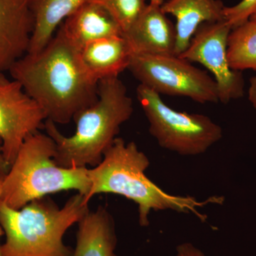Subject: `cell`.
<instances>
[{
	"label": "cell",
	"mask_w": 256,
	"mask_h": 256,
	"mask_svg": "<svg viewBox=\"0 0 256 256\" xmlns=\"http://www.w3.org/2000/svg\"><path fill=\"white\" fill-rule=\"evenodd\" d=\"M104 6L112 15L124 35L146 9V0H94Z\"/></svg>",
	"instance_id": "18"
},
{
	"label": "cell",
	"mask_w": 256,
	"mask_h": 256,
	"mask_svg": "<svg viewBox=\"0 0 256 256\" xmlns=\"http://www.w3.org/2000/svg\"><path fill=\"white\" fill-rule=\"evenodd\" d=\"M128 69L160 95L190 98L200 104L220 102L214 79L178 56L132 54Z\"/></svg>",
	"instance_id": "7"
},
{
	"label": "cell",
	"mask_w": 256,
	"mask_h": 256,
	"mask_svg": "<svg viewBox=\"0 0 256 256\" xmlns=\"http://www.w3.org/2000/svg\"><path fill=\"white\" fill-rule=\"evenodd\" d=\"M150 165L149 158L138 149L136 143H126L122 138H116L100 164L88 170L90 188L84 202L88 204L92 197L99 194L126 197L138 205L139 224L142 227L150 225L152 210L194 214L205 222L206 216L198 208L210 204L223 203L222 196H214L198 201L194 196L166 193L146 176V171Z\"/></svg>",
	"instance_id": "2"
},
{
	"label": "cell",
	"mask_w": 256,
	"mask_h": 256,
	"mask_svg": "<svg viewBox=\"0 0 256 256\" xmlns=\"http://www.w3.org/2000/svg\"><path fill=\"white\" fill-rule=\"evenodd\" d=\"M89 0H30L34 28L28 53L36 54L50 43L62 24Z\"/></svg>",
	"instance_id": "16"
},
{
	"label": "cell",
	"mask_w": 256,
	"mask_h": 256,
	"mask_svg": "<svg viewBox=\"0 0 256 256\" xmlns=\"http://www.w3.org/2000/svg\"><path fill=\"white\" fill-rule=\"evenodd\" d=\"M132 114V99L119 76L102 79L95 104L74 118L73 136H64L53 121H45L44 128L55 142V162L66 168L98 166Z\"/></svg>",
	"instance_id": "3"
},
{
	"label": "cell",
	"mask_w": 256,
	"mask_h": 256,
	"mask_svg": "<svg viewBox=\"0 0 256 256\" xmlns=\"http://www.w3.org/2000/svg\"><path fill=\"white\" fill-rule=\"evenodd\" d=\"M174 256H206L201 249L191 242H183L176 248Z\"/></svg>",
	"instance_id": "20"
},
{
	"label": "cell",
	"mask_w": 256,
	"mask_h": 256,
	"mask_svg": "<svg viewBox=\"0 0 256 256\" xmlns=\"http://www.w3.org/2000/svg\"><path fill=\"white\" fill-rule=\"evenodd\" d=\"M9 72L56 124L74 120L98 98V80L88 72L80 50L60 28L43 50L26 54Z\"/></svg>",
	"instance_id": "1"
},
{
	"label": "cell",
	"mask_w": 256,
	"mask_h": 256,
	"mask_svg": "<svg viewBox=\"0 0 256 256\" xmlns=\"http://www.w3.org/2000/svg\"><path fill=\"white\" fill-rule=\"evenodd\" d=\"M10 165L6 162L2 154V144L0 140V176H4L10 170Z\"/></svg>",
	"instance_id": "22"
},
{
	"label": "cell",
	"mask_w": 256,
	"mask_h": 256,
	"mask_svg": "<svg viewBox=\"0 0 256 256\" xmlns=\"http://www.w3.org/2000/svg\"><path fill=\"white\" fill-rule=\"evenodd\" d=\"M80 194L70 196L62 208L47 197L32 201L20 210L0 202V226L6 240L1 256H72L64 242L66 232L88 212Z\"/></svg>",
	"instance_id": "4"
},
{
	"label": "cell",
	"mask_w": 256,
	"mask_h": 256,
	"mask_svg": "<svg viewBox=\"0 0 256 256\" xmlns=\"http://www.w3.org/2000/svg\"><path fill=\"white\" fill-rule=\"evenodd\" d=\"M227 56L233 70L242 72L252 69L256 72V20H248L230 31Z\"/></svg>",
	"instance_id": "17"
},
{
	"label": "cell",
	"mask_w": 256,
	"mask_h": 256,
	"mask_svg": "<svg viewBox=\"0 0 256 256\" xmlns=\"http://www.w3.org/2000/svg\"><path fill=\"white\" fill-rule=\"evenodd\" d=\"M164 3V0H150V4L162 6Z\"/></svg>",
	"instance_id": "24"
},
{
	"label": "cell",
	"mask_w": 256,
	"mask_h": 256,
	"mask_svg": "<svg viewBox=\"0 0 256 256\" xmlns=\"http://www.w3.org/2000/svg\"><path fill=\"white\" fill-rule=\"evenodd\" d=\"M33 28L30 0H0V73L28 53Z\"/></svg>",
	"instance_id": "10"
},
{
	"label": "cell",
	"mask_w": 256,
	"mask_h": 256,
	"mask_svg": "<svg viewBox=\"0 0 256 256\" xmlns=\"http://www.w3.org/2000/svg\"><path fill=\"white\" fill-rule=\"evenodd\" d=\"M248 98L256 110V76L250 79V87L248 89Z\"/></svg>",
	"instance_id": "21"
},
{
	"label": "cell",
	"mask_w": 256,
	"mask_h": 256,
	"mask_svg": "<svg viewBox=\"0 0 256 256\" xmlns=\"http://www.w3.org/2000/svg\"><path fill=\"white\" fill-rule=\"evenodd\" d=\"M47 119L41 107L14 79L0 73V140L10 166L26 138L44 128Z\"/></svg>",
	"instance_id": "9"
},
{
	"label": "cell",
	"mask_w": 256,
	"mask_h": 256,
	"mask_svg": "<svg viewBox=\"0 0 256 256\" xmlns=\"http://www.w3.org/2000/svg\"><path fill=\"white\" fill-rule=\"evenodd\" d=\"M55 152V142L47 133L37 131L28 136L3 178L0 202L18 210L62 191L76 190L85 198L90 188L88 169L58 166L54 160Z\"/></svg>",
	"instance_id": "5"
},
{
	"label": "cell",
	"mask_w": 256,
	"mask_h": 256,
	"mask_svg": "<svg viewBox=\"0 0 256 256\" xmlns=\"http://www.w3.org/2000/svg\"><path fill=\"white\" fill-rule=\"evenodd\" d=\"M256 12V0H242L238 4L224 8V20L232 30L247 22Z\"/></svg>",
	"instance_id": "19"
},
{
	"label": "cell",
	"mask_w": 256,
	"mask_h": 256,
	"mask_svg": "<svg viewBox=\"0 0 256 256\" xmlns=\"http://www.w3.org/2000/svg\"><path fill=\"white\" fill-rule=\"evenodd\" d=\"M161 8L165 14L176 18V56L186 50L202 24L224 20L225 6L220 0H168Z\"/></svg>",
	"instance_id": "13"
},
{
	"label": "cell",
	"mask_w": 256,
	"mask_h": 256,
	"mask_svg": "<svg viewBox=\"0 0 256 256\" xmlns=\"http://www.w3.org/2000/svg\"><path fill=\"white\" fill-rule=\"evenodd\" d=\"M136 94L149 122L150 133L165 150L182 156H200L223 137L222 128L208 116L175 110L142 84Z\"/></svg>",
	"instance_id": "6"
},
{
	"label": "cell",
	"mask_w": 256,
	"mask_h": 256,
	"mask_svg": "<svg viewBox=\"0 0 256 256\" xmlns=\"http://www.w3.org/2000/svg\"><path fill=\"white\" fill-rule=\"evenodd\" d=\"M124 36L132 54L175 55L176 28L161 6L146 5Z\"/></svg>",
	"instance_id": "11"
},
{
	"label": "cell",
	"mask_w": 256,
	"mask_h": 256,
	"mask_svg": "<svg viewBox=\"0 0 256 256\" xmlns=\"http://www.w3.org/2000/svg\"><path fill=\"white\" fill-rule=\"evenodd\" d=\"M82 63L96 80L119 76L128 69L131 52L124 36H114L100 38L88 44L80 50Z\"/></svg>",
	"instance_id": "15"
},
{
	"label": "cell",
	"mask_w": 256,
	"mask_h": 256,
	"mask_svg": "<svg viewBox=\"0 0 256 256\" xmlns=\"http://www.w3.org/2000/svg\"><path fill=\"white\" fill-rule=\"evenodd\" d=\"M76 246L72 256H118L114 217L105 207L87 212L78 223Z\"/></svg>",
	"instance_id": "14"
},
{
	"label": "cell",
	"mask_w": 256,
	"mask_h": 256,
	"mask_svg": "<svg viewBox=\"0 0 256 256\" xmlns=\"http://www.w3.org/2000/svg\"><path fill=\"white\" fill-rule=\"evenodd\" d=\"M3 178H4V176H0V196H1L2 188ZM3 234H4V232H3L2 227L0 226V236L3 235ZM0 256H1V254H0Z\"/></svg>",
	"instance_id": "23"
},
{
	"label": "cell",
	"mask_w": 256,
	"mask_h": 256,
	"mask_svg": "<svg viewBox=\"0 0 256 256\" xmlns=\"http://www.w3.org/2000/svg\"><path fill=\"white\" fill-rule=\"evenodd\" d=\"M256 20V12H255V14L252 15V18H250V20Z\"/></svg>",
	"instance_id": "25"
},
{
	"label": "cell",
	"mask_w": 256,
	"mask_h": 256,
	"mask_svg": "<svg viewBox=\"0 0 256 256\" xmlns=\"http://www.w3.org/2000/svg\"><path fill=\"white\" fill-rule=\"evenodd\" d=\"M232 28L225 20L202 24L192 36L186 50L178 56L201 64L213 74L218 100L228 104L244 96L242 74L229 65L227 48Z\"/></svg>",
	"instance_id": "8"
},
{
	"label": "cell",
	"mask_w": 256,
	"mask_h": 256,
	"mask_svg": "<svg viewBox=\"0 0 256 256\" xmlns=\"http://www.w3.org/2000/svg\"><path fill=\"white\" fill-rule=\"evenodd\" d=\"M60 28L78 50L100 38L124 35L110 12L94 0L84 3Z\"/></svg>",
	"instance_id": "12"
}]
</instances>
